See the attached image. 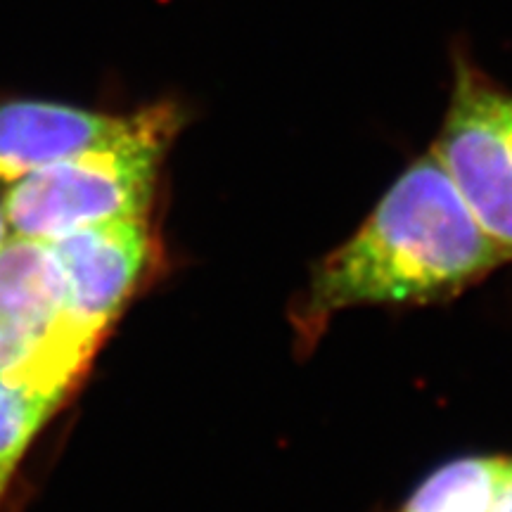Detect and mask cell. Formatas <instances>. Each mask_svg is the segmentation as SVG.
Wrapping results in <instances>:
<instances>
[{"label":"cell","mask_w":512,"mask_h":512,"mask_svg":"<svg viewBox=\"0 0 512 512\" xmlns=\"http://www.w3.org/2000/svg\"><path fill=\"white\" fill-rule=\"evenodd\" d=\"M102 342L69 306L50 242L10 233L0 245V380L69 399Z\"/></svg>","instance_id":"obj_3"},{"label":"cell","mask_w":512,"mask_h":512,"mask_svg":"<svg viewBox=\"0 0 512 512\" xmlns=\"http://www.w3.org/2000/svg\"><path fill=\"white\" fill-rule=\"evenodd\" d=\"M389 512H512V451L448 460Z\"/></svg>","instance_id":"obj_7"},{"label":"cell","mask_w":512,"mask_h":512,"mask_svg":"<svg viewBox=\"0 0 512 512\" xmlns=\"http://www.w3.org/2000/svg\"><path fill=\"white\" fill-rule=\"evenodd\" d=\"M510 261L427 152L408 164L351 238L313 264L287 306L294 351L311 356L339 313L453 302Z\"/></svg>","instance_id":"obj_1"},{"label":"cell","mask_w":512,"mask_h":512,"mask_svg":"<svg viewBox=\"0 0 512 512\" xmlns=\"http://www.w3.org/2000/svg\"><path fill=\"white\" fill-rule=\"evenodd\" d=\"M76 318L107 339L136 294L162 268L152 214L81 228L50 242Z\"/></svg>","instance_id":"obj_5"},{"label":"cell","mask_w":512,"mask_h":512,"mask_svg":"<svg viewBox=\"0 0 512 512\" xmlns=\"http://www.w3.org/2000/svg\"><path fill=\"white\" fill-rule=\"evenodd\" d=\"M185 114L174 100L147 105L121 138L10 183L3 197L10 233L53 242L98 223L152 214L164 157Z\"/></svg>","instance_id":"obj_2"},{"label":"cell","mask_w":512,"mask_h":512,"mask_svg":"<svg viewBox=\"0 0 512 512\" xmlns=\"http://www.w3.org/2000/svg\"><path fill=\"white\" fill-rule=\"evenodd\" d=\"M453 86L434 138L439 159L467 209L512 256V91L453 48Z\"/></svg>","instance_id":"obj_4"},{"label":"cell","mask_w":512,"mask_h":512,"mask_svg":"<svg viewBox=\"0 0 512 512\" xmlns=\"http://www.w3.org/2000/svg\"><path fill=\"white\" fill-rule=\"evenodd\" d=\"M143 110L110 114L48 100H0V183H15L88 147L110 143Z\"/></svg>","instance_id":"obj_6"},{"label":"cell","mask_w":512,"mask_h":512,"mask_svg":"<svg viewBox=\"0 0 512 512\" xmlns=\"http://www.w3.org/2000/svg\"><path fill=\"white\" fill-rule=\"evenodd\" d=\"M10 235V228H8V219H5V209H3V200H0V245H3L5 238Z\"/></svg>","instance_id":"obj_9"},{"label":"cell","mask_w":512,"mask_h":512,"mask_svg":"<svg viewBox=\"0 0 512 512\" xmlns=\"http://www.w3.org/2000/svg\"><path fill=\"white\" fill-rule=\"evenodd\" d=\"M64 401V396L31 392L0 380V512L31 444Z\"/></svg>","instance_id":"obj_8"}]
</instances>
